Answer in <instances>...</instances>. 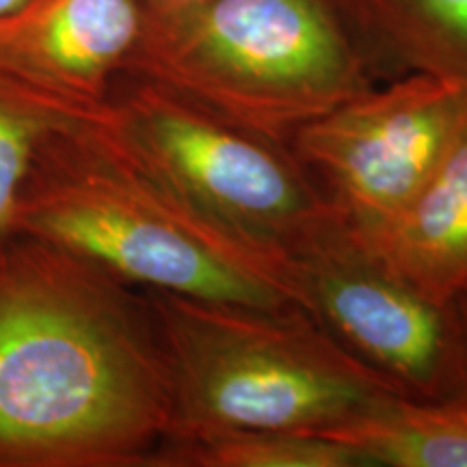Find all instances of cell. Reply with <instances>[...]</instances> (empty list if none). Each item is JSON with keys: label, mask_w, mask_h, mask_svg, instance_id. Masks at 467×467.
<instances>
[{"label": "cell", "mask_w": 467, "mask_h": 467, "mask_svg": "<svg viewBox=\"0 0 467 467\" xmlns=\"http://www.w3.org/2000/svg\"><path fill=\"white\" fill-rule=\"evenodd\" d=\"M169 431L145 290L17 236L0 258V467H161Z\"/></svg>", "instance_id": "6da1fadb"}, {"label": "cell", "mask_w": 467, "mask_h": 467, "mask_svg": "<svg viewBox=\"0 0 467 467\" xmlns=\"http://www.w3.org/2000/svg\"><path fill=\"white\" fill-rule=\"evenodd\" d=\"M16 230L141 290L260 309L301 306L282 271L197 217L96 121L44 132Z\"/></svg>", "instance_id": "7a4b0ae2"}, {"label": "cell", "mask_w": 467, "mask_h": 467, "mask_svg": "<svg viewBox=\"0 0 467 467\" xmlns=\"http://www.w3.org/2000/svg\"><path fill=\"white\" fill-rule=\"evenodd\" d=\"M145 295L171 388L162 454L221 431L325 435L399 394L301 306L260 309L162 290Z\"/></svg>", "instance_id": "3957f363"}, {"label": "cell", "mask_w": 467, "mask_h": 467, "mask_svg": "<svg viewBox=\"0 0 467 467\" xmlns=\"http://www.w3.org/2000/svg\"><path fill=\"white\" fill-rule=\"evenodd\" d=\"M126 72L285 145L303 126L375 89L336 0H206L145 14Z\"/></svg>", "instance_id": "277c9868"}, {"label": "cell", "mask_w": 467, "mask_h": 467, "mask_svg": "<svg viewBox=\"0 0 467 467\" xmlns=\"http://www.w3.org/2000/svg\"><path fill=\"white\" fill-rule=\"evenodd\" d=\"M96 124L197 217L290 282L292 262L342 225L288 145L145 76L121 74Z\"/></svg>", "instance_id": "5b68a950"}, {"label": "cell", "mask_w": 467, "mask_h": 467, "mask_svg": "<svg viewBox=\"0 0 467 467\" xmlns=\"http://www.w3.org/2000/svg\"><path fill=\"white\" fill-rule=\"evenodd\" d=\"M467 124V89L407 74L303 126L288 141L350 236L377 234L429 182Z\"/></svg>", "instance_id": "8992f818"}, {"label": "cell", "mask_w": 467, "mask_h": 467, "mask_svg": "<svg viewBox=\"0 0 467 467\" xmlns=\"http://www.w3.org/2000/svg\"><path fill=\"white\" fill-rule=\"evenodd\" d=\"M303 307L350 355L409 399L467 389V323L385 266L337 225L292 262Z\"/></svg>", "instance_id": "52a82bcc"}, {"label": "cell", "mask_w": 467, "mask_h": 467, "mask_svg": "<svg viewBox=\"0 0 467 467\" xmlns=\"http://www.w3.org/2000/svg\"><path fill=\"white\" fill-rule=\"evenodd\" d=\"M143 26L141 0H25L0 14V100L57 124L98 121Z\"/></svg>", "instance_id": "ba28073f"}, {"label": "cell", "mask_w": 467, "mask_h": 467, "mask_svg": "<svg viewBox=\"0 0 467 467\" xmlns=\"http://www.w3.org/2000/svg\"><path fill=\"white\" fill-rule=\"evenodd\" d=\"M355 241L435 301H459L467 290V124L399 217Z\"/></svg>", "instance_id": "9c48e42d"}, {"label": "cell", "mask_w": 467, "mask_h": 467, "mask_svg": "<svg viewBox=\"0 0 467 467\" xmlns=\"http://www.w3.org/2000/svg\"><path fill=\"white\" fill-rule=\"evenodd\" d=\"M377 74H426L467 89V0H336Z\"/></svg>", "instance_id": "30bf717a"}, {"label": "cell", "mask_w": 467, "mask_h": 467, "mask_svg": "<svg viewBox=\"0 0 467 467\" xmlns=\"http://www.w3.org/2000/svg\"><path fill=\"white\" fill-rule=\"evenodd\" d=\"M325 437L353 446L370 467H467V389L441 399L396 394Z\"/></svg>", "instance_id": "8fae6325"}, {"label": "cell", "mask_w": 467, "mask_h": 467, "mask_svg": "<svg viewBox=\"0 0 467 467\" xmlns=\"http://www.w3.org/2000/svg\"><path fill=\"white\" fill-rule=\"evenodd\" d=\"M161 467H370L353 446L295 431H221L169 446Z\"/></svg>", "instance_id": "7c38bea8"}, {"label": "cell", "mask_w": 467, "mask_h": 467, "mask_svg": "<svg viewBox=\"0 0 467 467\" xmlns=\"http://www.w3.org/2000/svg\"><path fill=\"white\" fill-rule=\"evenodd\" d=\"M57 121L0 100V258L17 238L16 219L35 150Z\"/></svg>", "instance_id": "4fadbf2b"}, {"label": "cell", "mask_w": 467, "mask_h": 467, "mask_svg": "<svg viewBox=\"0 0 467 467\" xmlns=\"http://www.w3.org/2000/svg\"><path fill=\"white\" fill-rule=\"evenodd\" d=\"M141 3L148 16H167L175 14V11L197 7V5L206 3V0H141Z\"/></svg>", "instance_id": "5bb4252c"}, {"label": "cell", "mask_w": 467, "mask_h": 467, "mask_svg": "<svg viewBox=\"0 0 467 467\" xmlns=\"http://www.w3.org/2000/svg\"><path fill=\"white\" fill-rule=\"evenodd\" d=\"M25 0H0V14H7V11L20 7Z\"/></svg>", "instance_id": "9a60e30c"}, {"label": "cell", "mask_w": 467, "mask_h": 467, "mask_svg": "<svg viewBox=\"0 0 467 467\" xmlns=\"http://www.w3.org/2000/svg\"><path fill=\"white\" fill-rule=\"evenodd\" d=\"M459 307H461V312H463V318H465V323H467V290L459 296Z\"/></svg>", "instance_id": "2e32d148"}]
</instances>
